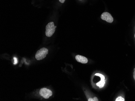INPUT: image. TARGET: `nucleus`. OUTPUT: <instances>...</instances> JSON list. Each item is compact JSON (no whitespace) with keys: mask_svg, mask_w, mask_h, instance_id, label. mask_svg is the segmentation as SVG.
<instances>
[{"mask_svg":"<svg viewBox=\"0 0 135 101\" xmlns=\"http://www.w3.org/2000/svg\"><path fill=\"white\" fill-rule=\"evenodd\" d=\"M125 101V99L124 98H122V97H121V96H120V97H118L117 98H116V100H115V101Z\"/></svg>","mask_w":135,"mask_h":101,"instance_id":"7","label":"nucleus"},{"mask_svg":"<svg viewBox=\"0 0 135 101\" xmlns=\"http://www.w3.org/2000/svg\"><path fill=\"white\" fill-rule=\"evenodd\" d=\"M95 75L99 76L101 78V80L99 82L97 83L96 84L97 86L99 87L100 88H102L104 87V85L105 84V80L104 75L100 73L95 74Z\"/></svg>","mask_w":135,"mask_h":101,"instance_id":"5","label":"nucleus"},{"mask_svg":"<svg viewBox=\"0 0 135 101\" xmlns=\"http://www.w3.org/2000/svg\"><path fill=\"white\" fill-rule=\"evenodd\" d=\"M133 77H134V80L135 81V68L134 69V73H133Z\"/></svg>","mask_w":135,"mask_h":101,"instance_id":"8","label":"nucleus"},{"mask_svg":"<svg viewBox=\"0 0 135 101\" xmlns=\"http://www.w3.org/2000/svg\"><path fill=\"white\" fill-rule=\"evenodd\" d=\"M93 100H94V101H98V100L97 97H95L93 98Z\"/></svg>","mask_w":135,"mask_h":101,"instance_id":"9","label":"nucleus"},{"mask_svg":"<svg viewBox=\"0 0 135 101\" xmlns=\"http://www.w3.org/2000/svg\"><path fill=\"white\" fill-rule=\"evenodd\" d=\"M40 95L45 99H48L52 95L51 91L46 88L41 89L39 91Z\"/></svg>","mask_w":135,"mask_h":101,"instance_id":"3","label":"nucleus"},{"mask_svg":"<svg viewBox=\"0 0 135 101\" xmlns=\"http://www.w3.org/2000/svg\"><path fill=\"white\" fill-rule=\"evenodd\" d=\"M88 101H94V100H93V98H90V99L88 100Z\"/></svg>","mask_w":135,"mask_h":101,"instance_id":"11","label":"nucleus"},{"mask_svg":"<svg viewBox=\"0 0 135 101\" xmlns=\"http://www.w3.org/2000/svg\"><path fill=\"white\" fill-rule=\"evenodd\" d=\"M65 1V0H59V1H60V2H61V3H64Z\"/></svg>","mask_w":135,"mask_h":101,"instance_id":"10","label":"nucleus"},{"mask_svg":"<svg viewBox=\"0 0 135 101\" xmlns=\"http://www.w3.org/2000/svg\"><path fill=\"white\" fill-rule=\"evenodd\" d=\"M48 53L47 49L45 48H43L37 51L35 55V58L38 61L43 59L46 56Z\"/></svg>","mask_w":135,"mask_h":101,"instance_id":"2","label":"nucleus"},{"mask_svg":"<svg viewBox=\"0 0 135 101\" xmlns=\"http://www.w3.org/2000/svg\"></svg>","mask_w":135,"mask_h":101,"instance_id":"12","label":"nucleus"},{"mask_svg":"<svg viewBox=\"0 0 135 101\" xmlns=\"http://www.w3.org/2000/svg\"><path fill=\"white\" fill-rule=\"evenodd\" d=\"M101 19L109 23H112L113 21V18L110 13L108 12L103 13L101 16Z\"/></svg>","mask_w":135,"mask_h":101,"instance_id":"4","label":"nucleus"},{"mask_svg":"<svg viewBox=\"0 0 135 101\" xmlns=\"http://www.w3.org/2000/svg\"><path fill=\"white\" fill-rule=\"evenodd\" d=\"M75 58L76 61L79 63H81L83 64H86L87 63H88V58L81 55H76Z\"/></svg>","mask_w":135,"mask_h":101,"instance_id":"6","label":"nucleus"},{"mask_svg":"<svg viewBox=\"0 0 135 101\" xmlns=\"http://www.w3.org/2000/svg\"><path fill=\"white\" fill-rule=\"evenodd\" d=\"M56 26L54 25L53 22L49 23L46 27L45 34L46 36L50 37L55 32Z\"/></svg>","mask_w":135,"mask_h":101,"instance_id":"1","label":"nucleus"}]
</instances>
